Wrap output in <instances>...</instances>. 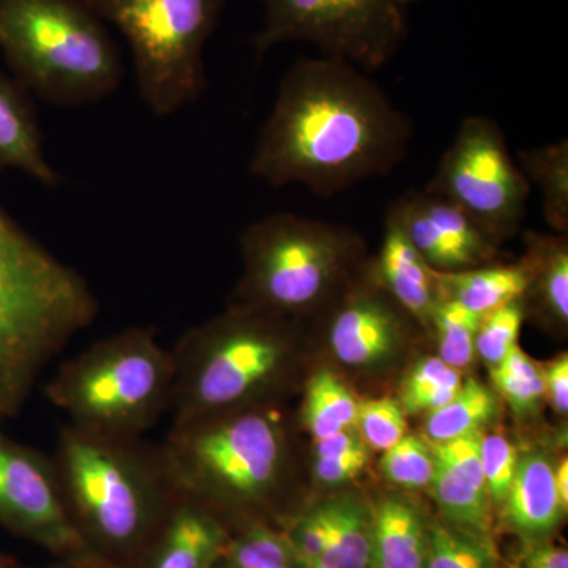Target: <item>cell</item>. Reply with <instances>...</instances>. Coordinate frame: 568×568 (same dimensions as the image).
I'll return each instance as SVG.
<instances>
[{"label":"cell","mask_w":568,"mask_h":568,"mask_svg":"<svg viewBox=\"0 0 568 568\" xmlns=\"http://www.w3.org/2000/svg\"><path fill=\"white\" fill-rule=\"evenodd\" d=\"M413 133L410 119L365 71L338 59L301 58L257 134L250 174L275 189L301 183L331 197L390 174Z\"/></svg>","instance_id":"6da1fadb"},{"label":"cell","mask_w":568,"mask_h":568,"mask_svg":"<svg viewBox=\"0 0 568 568\" xmlns=\"http://www.w3.org/2000/svg\"><path fill=\"white\" fill-rule=\"evenodd\" d=\"M52 462L82 544L106 568L140 567L181 497L162 444L144 436L93 435L67 424Z\"/></svg>","instance_id":"7a4b0ae2"},{"label":"cell","mask_w":568,"mask_h":568,"mask_svg":"<svg viewBox=\"0 0 568 568\" xmlns=\"http://www.w3.org/2000/svg\"><path fill=\"white\" fill-rule=\"evenodd\" d=\"M88 280L0 207V422L18 417L37 381L71 338L97 320Z\"/></svg>","instance_id":"3957f363"},{"label":"cell","mask_w":568,"mask_h":568,"mask_svg":"<svg viewBox=\"0 0 568 568\" xmlns=\"http://www.w3.org/2000/svg\"><path fill=\"white\" fill-rule=\"evenodd\" d=\"M304 324L231 304L173 347V425L272 406L293 383Z\"/></svg>","instance_id":"277c9868"},{"label":"cell","mask_w":568,"mask_h":568,"mask_svg":"<svg viewBox=\"0 0 568 568\" xmlns=\"http://www.w3.org/2000/svg\"><path fill=\"white\" fill-rule=\"evenodd\" d=\"M181 495L231 528L264 523L290 470V435L272 406L173 425L162 444Z\"/></svg>","instance_id":"5b68a950"},{"label":"cell","mask_w":568,"mask_h":568,"mask_svg":"<svg viewBox=\"0 0 568 568\" xmlns=\"http://www.w3.org/2000/svg\"><path fill=\"white\" fill-rule=\"evenodd\" d=\"M0 50L18 84L43 102H102L123 78L121 51L82 0H0Z\"/></svg>","instance_id":"8992f818"},{"label":"cell","mask_w":568,"mask_h":568,"mask_svg":"<svg viewBox=\"0 0 568 568\" xmlns=\"http://www.w3.org/2000/svg\"><path fill=\"white\" fill-rule=\"evenodd\" d=\"M244 274L234 304L304 324L320 316L364 268L365 244L351 227L280 212L241 237Z\"/></svg>","instance_id":"52a82bcc"},{"label":"cell","mask_w":568,"mask_h":568,"mask_svg":"<svg viewBox=\"0 0 568 568\" xmlns=\"http://www.w3.org/2000/svg\"><path fill=\"white\" fill-rule=\"evenodd\" d=\"M174 375L156 328L133 325L63 362L43 392L81 432L142 437L170 413Z\"/></svg>","instance_id":"ba28073f"},{"label":"cell","mask_w":568,"mask_h":568,"mask_svg":"<svg viewBox=\"0 0 568 568\" xmlns=\"http://www.w3.org/2000/svg\"><path fill=\"white\" fill-rule=\"evenodd\" d=\"M129 41L142 103L168 118L207 89L204 50L226 0H82Z\"/></svg>","instance_id":"9c48e42d"},{"label":"cell","mask_w":568,"mask_h":568,"mask_svg":"<svg viewBox=\"0 0 568 568\" xmlns=\"http://www.w3.org/2000/svg\"><path fill=\"white\" fill-rule=\"evenodd\" d=\"M264 28L253 44L264 54L280 43L308 41L323 58L365 73L383 69L407 36L403 7L392 0H260Z\"/></svg>","instance_id":"30bf717a"},{"label":"cell","mask_w":568,"mask_h":568,"mask_svg":"<svg viewBox=\"0 0 568 568\" xmlns=\"http://www.w3.org/2000/svg\"><path fill=\"white\" fill-rule=\"evenodd\" d=\"M530 189L499 123L469 115L424 190L458 205L500 244L521 226Z\"/></svg>","instance_id":"8fae6325"},{"label":"cell","mask_w":568,"mask_h":568,"mask_svg":"<svg viewBox=\"0 0 568 568\" xmlns=\"http://www.w3.org/2000/svg\"><path fill=\"white\" fill-rule=\"evenodd\" d=\"M0 422V528L47 551L51 559L106 568L71 525L52 457L11 439Z\"/></svg>","instance_id":"7c38bea8"},{"label":"cell","mask_w":568,"mask_h":568,"mask_svg":"<svg viewBox=\"0 0 568 568\" xmlns=\"http://www.w3.org/2000/svg\"><path fill=\"white\" fill-rule=\"evenodd\" d=\"M332 353L353 368L386 364L405 345L407 313L384 290L373 263H366L324 310Z\"/></svg>","instance_id":"4fadbf2b"},{"label":"cell","mask_w":568,"mask_h":568,"mask_svg":"<svg viewBox=\"0 0 568 568\" xmlns=\"http://www.w3.org/2000/svg\"><path fill=\"white\" fill-rule=\"evenodd\" d=\"M437 274L469 271L493 263L497 242L465 211L426 190H410L388 209Z\"/></svg>","instance_id":"5bb4252c"},{"label":"cell","mask_w":568,"mask_h":568,"mask_svg":"<svg viewBox=\"0 0 568 568\" xmlns=\"http://www.w3.org/2000/svg\"><path fill=\"white\" fill-rule=\"evenodd\" d=\"M231 532L215 511L181 495L138 568H216Z\"/></svg>","instance_id":"9a60e30c"},{"label":"cell","mask_w":568,"mask_h":568,"mask_svg":"<svg viewBox=\"0 0 568 568\" xmlns=\"http://www.w3.org/2000/svg\"><path fill=\"white\" fill-rule=\"evenodd\" d=\"M373 267L396 304L426 331H433V317L440 302L436 272L425 263L390 211L386 216L383 246Z\"/></svg>","instance_id":"2e32d148"},{"label":"cell","mask_w":568,"mask_h":568,"mask_svg":"<svg viewBox=\"0 0 568 568\" xmlns=\"http://www.w3.org/2000/svg\"><path fill=\"white\" fill-rule=\"evenodd\" d=\"M18 170L48 189L62 175L44 155L43 136L29 92L0 73V171Z\"/></svg>","instance_id":"e0dca14e"},{"label":"cell","mask_w":568,"mask_h":568,"mask_svg":"<svg viewBox=\"0 0 568 568\" xmlns=\"http://www.w3.org/2000/svg\"><path fill=\"white\" fill-rule=\"evenodd\" d=\"M503 507L507 521L518 532L530 537L551 532L566 514L556 489L551 459L537 452L519 457L517 473Z\"/></svg>","instance_id":"ac0fdd59"},{"label":"cell","mask_w":568,"mask_h":568,"mask_svg":"<svg viewBox=\"0 0 568 568\" xmlns=\"http://www.w3.org/2000/svg\"><path fill=\"white\" fill-rule=\"evenodd\" d=\"M523 264L528 268L529 284L521 298L525 310L532 308L541 320L556 327L568 321V242L567 234H526Z\"/></svg>","instance_id":"d6986e66"},{"label":"cell","mask_w":568,"mask_h":568,"mask_svg":"<svg viewBox=\"0 0 568 568\" xmlns=\"http://www.w3.org/2000/svg\"><path fill=\"white\" fill-rule=\"evenodd\" d=\"M429 536L424 519L403 497H387L373 511V567L425 568Z\"/></svg>","instance_id":"ffe728a7"},{"label":"cell","mask_w":568,"mask_h":568,"mask_svg":"<svg viewBox=\"0 0 568 568\" xmlns=\"http://www.w3.org/2000/svg\"><path fill=\"white\" fill-rule=\"evenodd\" d=\"M528 268L514 265H484L469 271L437 274L439 301H454L484 317L500 306L521 301L528 291Z\"/></svg>","instance_id":"44dd1931"},{"label":"cell","mask_w":568,"mask_h":568,"mask_svg":"<svg viewBox=\"0 0 568 568\" xmlns=\"http://www.w3.org/2000/svg\"><path fill=\"white\" fill-rule=\"evenodd\" d=\"M328 540L312 568H373V511L358 497L325 503Z\"/></svg>","instance_id":"7402d4cb"},{"label":"cell","mask_w":568,"mask_h":568,"mask_svg":"<svg viewBox=\"0 0 568 568\" xmlns=\"http://www.w3.org/2000/svg\"><path fill=\"white\" fill-rule=\"evenodd\" d=\"M517 164L530 186L536 183L544 200V216L558 234L568 231V141L519 151Z\"/></svg>","instance_id":"603a6c76"},{"label":"cell","mask_w":568,"mask_h":568,"mask_svg":"<svg viewBox=\"0 0 568 568\" xmlns=\"http://www.w3.org/2000/svg\"><path fill=\"white\" fill-rule=\"evenodd\" d=\"M358 402L331 369H317L305 387L302 420L315 440L355 428Z\"/></svg>","instance_id":"cb8c5ba5"},{"label":"cell","mask_w":568,"mask_h":568,"mask_svg":"<svg viewBox=\"0 0 568 568\" xmlns=\"http://www.w3.org/2000/svg\"><path fill=\"white\" fill-rule=\"evenodd\" d=\"M496 395L487 386L469 377L463 381L458 394L446 406L428 414L426 436L429 443L436 444L465 436L467 433L481 432L496 417Z\"/></svg>","instance_id":"d4e9b609"},{"label":"cell","mask_w":568,"mask_h":568,"mask_svg":"<svg viewBox=\"0 0 568 568\" xmlns=\"http://www.w3.org/2000/svg\"><path fill=\"white\" fill-rule=\"evenodd\" d=\"M428 488L448 525L488 536L491 499L487 489L470 484L439 459Z\"/></svg>","instance_id":"484cf974"},{"label":"cell","mask_w":568,"mask_h":568,"mask_svg":"<svg viewBox=\"0 0 568 568\" xmlns=\"http://www.w3.org/2000/svg\"><path fill=\"white\" fill-rule=\"evenodd\" d=\"M223 568H302L283 530L264 523L239 526L222 556Z\"/></svg>","instance_id":"4316f807"},{"label":"cell","mask_w":568,"mask_h":568,"mask_svg":"<svg viewBox=\"0 0 568 568\" xmlns=\"http://www.w3.org/2000/svg\"><path fill=\"white\" fill-rule=\"evenodd\" d=\"M463 375L439 357H428L413 366L402 387L406 414L433 413L446 406L463 386Z\"/></svg>","instance_id":"83f0119b"},{"label":"cell","mask_w":568,"mask_h":568,"mask_svg":"<svg viewBox=\"0 0 568 568\" xmlns=\"http://www.w3.org/2000/svg\"><path fill=\"white\" fill-rule=\"evenodd\" d=\"M428 558L425 568H497L488 536L450 525L428 528Z\"/></svg>","instance_id":"f1b7e54d"},{"label":"cell","mask_w":568,"mask_h":568,"mask_svg":"<svg viewBox=\"0 0 568 568\" xmlns=\"http://www.w3.org/2000/svg\"><path fill=\"white\" fill-rule=\"evenodd\" d=\"M491 379L518 416L536 413L545 398V383L541 366L530 361L529 355L518 345L511 347L503 362L491 366Z\"/></svg>","instance_id":"f546056e"},{"label":"cell","mask_w":568,"mask_h":568,"mask_svg":"<svg viewBox=\"0 0 568 568\" xmlns=\"http://www.w3.org/2000/svg\"><path fill=\"white\" fill-rule=\"evenodd\" d=\"M481 316L454 301H440L433 317L439 342V358L462 372L476 357V338Z\"/></svg>","instance_id":"4dcf8cb0"},{"label":"cell","mask_w":568,"mask_h":568,"mask_svg":"<svg viewBox=\"0 0 568 568\" xmlns=\"http://www.w3.org/2000/svg\"><path fill=\"white\" fill-rule=\"evenodd\" d=\"M381 473L392 484L403 488H425L435 474L436 458L432 443L406 435L384 452Z\"/></svg>","instance_id":"1f68e13d"},{"label":"cell","mask_w":568,"mask_h":568,"mask_svg":"<svg viewBox=\"0 0 568 568\" xmlns=\"http://www.w3.org/2000/svg\"><path fill=\"white\" fill-rule=\"evenodd\" d=\"M407 414L399 399L384 398L358 402L357 424L366 446L386 452L406 436Z\"/></svg>","instance_id":"d6a6232c"},{"label":"cell","mask_w":568,"mask_h":568,"mask_svg":"<svg viewBox=\"0 0 568 568\" xmlns=\"http://www.w3.org/2000/svg\"><path fill=\"white\" fill-rule=\"evenodd\" d=\"M526 310L521 301L511 302L481 317L476 338V354L489 366L504 361L511 347L518 345L519 331Z\"/></svg>","instance_id":"836d02e7"},{"label":"cell","mask_w":568,"mask_h":568,"mask_svg":"<svg viewBox=\"0 0 568 568\" xmlns=\"http://www.w3.org/2000/svg\"><path fill=\"white\" fill-rule=\"evenodd\" d=\"M282 530L301 567L312 568L327 547V506L324 503L321 506L308 508L304 514L291 518L286 528H282Z\"/></svg>","instance_id":"e575fe53"},{"label":"cell","mask_w":568,"mask_h":568,"mask_svg":"<svg viewBox=\"0 0 568 568\" xmlns=\"http://www.w3.org/2000/svg\"><path fill=\"white\" fill-rule=\"evenodd\" d=\"M481 469L487 484L489 499L496 506H504L511 481L517 473L518 452L514 444L503 435L481 436Z\"/></svg>","instance_id":"d590c367"},{"label":"cell","mask_w":568,"mask_h":568,"mask_svg":"<svg viewBox=\"0 0 568 568\" xmlns=\"http://www.w3.org/2000/svg\"><path fill=\"white\" fill-rule=\"evenodd\" d=\"M369 448L347 452L336 457L316 458L315 477L317 481L331 487L347 484L357 477L368 465Z\"/></svg>","instance_id":"8d00e7d4"},{"label":"cell","mask_w":568,"mask_h":568,"mask_svg":"<svg viewBox=\"0 0 568 568\" xmlns=\"http://www.w3.org/2000/svg\"><path fill=\"white\" fill-rule=\"evenodd\" d=\"M545 396L551 402L556 413L567 416L568 410V355L560 354L555 361L541 366Z\"/></svg>","instance_id":"74e56055"},{"label":"cell","mask_w":568,"mask_h":568,"mask_svg":"<svg viewBox=\"0 0 568 568\" xmlns=\"http://www.w3.org/2000/svg\"><path fill=\"white\" fill-rule=\"evenodd\" d=\"M514 568H568L566 548L555 545H537L518 556Z\"/></svg>","instance_id":"f35d334b"},{"label":"cell","mask_w":568,"mask_h":568,"mask_svg":"<svg viewBox=\"0 0 568 568\" xmlns=\"http://www.w3.org/2000/svg\"><path fill=\"white\" fill-rule=\"evenodd\" d=\"M362 448L369 447L362 439L357 428L343 429V432L335 433V435L315 440L316 458L336 457V455L362 450Z\"/></svg>","instance_id":"ab89813d"},{"label":"cell","mask_w":568,"mask_h":568,"mask_svg":"<svg viewBox=\"0 0 568 568\" xmlns=\"http://www.w3.org/2000/svg\"><path fill=\"white\" fill-rule=\"evenodd\" d=\"M556 489L564 510L568 508V459L564 458L558 467H555Z\"/></svg>","instance_id":"60d3db41"},{"label":"cell","mask_w":568,"mask_h":568,"mask_svg":"<svg viewBox=\"0 0 568 568\" xmlns=\"http://www.w3.org/2000/svg\"><path fill=\"white\" fill-rule=\"evenodd\" d=\"M20 568H85V567L77 566V564L62 562V560L51 559V562L47 564V566H41V567H20Z\"/></svg>","instance_id":"b9f144b4"},{"label":"cell","mask_w":568,"mask_h":568,"mask_svg":"<svg viewBox=\"0 0 568 568\" xmlns=\"http://www.w3.org/2000/svg\"><path fill=\"white\" fill-rule=\"evenodd\" d=\"M20 564L17 562L11 556L0 551V568H20Z\"/></svg>","instance_id":"7bdbcfd3"},{"label":"cell","mask_w":568,"mask_h":568,"mask_svg":"<svg viewBox=\"0 0 568 568\" xmlns=\"http://www.w3.org/2000/svg\"><path fill=\"white\" fill-rule=\"evenodd\" d=\"M392 2L396 3V6L403 7L406 3L420 2V0H392Z\"/></svg>","instance_id":"ee69618b"},{"label":"cell","mask_w":568,"mask_h":568,"mask_svg":"<svg viewBox=\"0 0 568 568\" xmlns=\"http://www.w3.org/2000/svg\"><path fill=\"white\" fill-rule=\"evenodd\" d=\"M216 568H223L222 562H220V566H219V567H216Z\"/></svg>","instance_id":"f6af8a7d"}]
</instances>
